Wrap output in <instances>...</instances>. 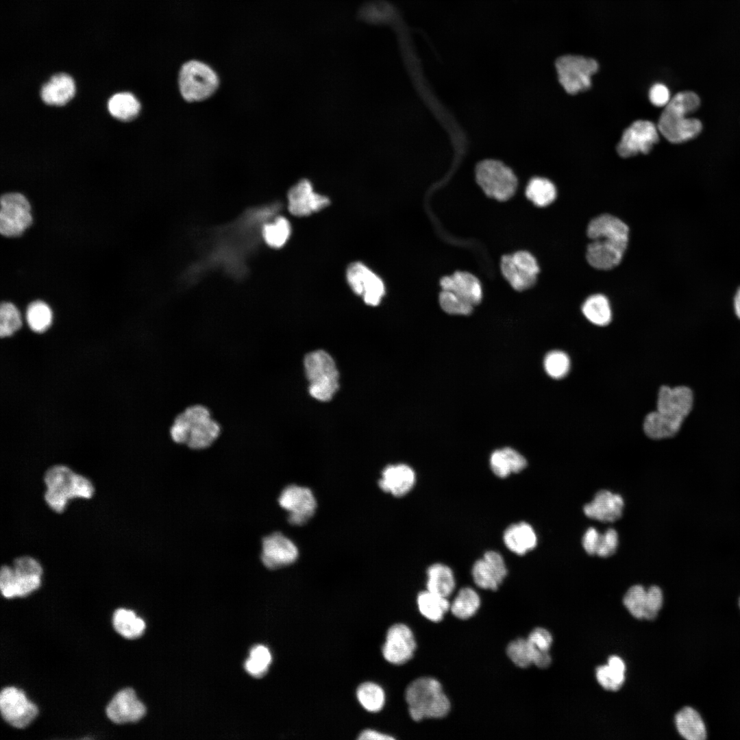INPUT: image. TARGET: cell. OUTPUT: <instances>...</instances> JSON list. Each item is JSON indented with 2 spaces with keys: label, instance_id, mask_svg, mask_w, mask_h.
I'll list each match as a JSON object with an SVG mask.
<instances>
[{
  "label": "cell",
  "instance_id": "obj_49",
  "mask_svg": "<svg viewBox=\"0 0 740 740\" xmlns=\"http://www.w3.org/2000/svg\"><path fill=\"white\" fill-rule=\"evenodd\" d=\"M648 605L645 619H654L662 607L663 597L661 589L657 586H652L647 589Z\"/></svg>",
  "mask_w": 740,
  "mask_h": 740
},
{
  "label": "cell",
  "instance_id": "obj_16",
  "mask_svg": "<svg viewBox=\"0 0 740 740\" xmlns=\"http://www.w3.org/2000/svg\"><path fill=\"white\" fill-rule=\"evenodd\" d=\"M658 127L651 121L638 120L632 123L623 133L617 146L619 155L628 158L638 153H648L658 141Z\"/></svg>",
  "mask_w": 740,
  "mask_h": 740
},
{
  "label": "cell",
  "instance_id": "obj_44",
  "mask_svg": "<svg viewBox=\"0 0 740 740\" xmlns=\"http://www.w3.org/2000/svg\"><path fill=\"white\" fill-rule=\"evenodd\" d=\"M21 314L12 303L3 302L0 307V336H10L21 327Z\"/></svg>",
  "mask_w": 740,
  "mask_h": 740
},
{
  "label": "cell",
  "instance_id": "obj_48",
  "mask_svg": "<svg viewBox=\"0 0 740 740\" xmlns=\"http://www.w3.org/2000/svg\"><path fill=\"white\" fill-rule=\"evenodd\" d=\"M618 545V534L615 530L608 529L604 534H600L595 555L600 557H608L613 554Z\"/></svg>",
  "mask_w": 740,
  "mask_h": 740
},
{
  "label": "cell",
  "instance_id": "obj_26",
  "mask_svg": "<svg viewBox=\"0 0 740 740\" xmlns=\"http://www.w3.org/2000/svg\"><path fill=\"white\" fill-rule=\"evenodd\" d=\"M503 540L510 552L519 556L533 550L537 543L534 530L524 521L510 525L504 532Z\"/></svg>",
  "mask_w": 740,
  "mask_h": 740
},
{
  "label": "cell",
  "instance_id": "obj_2",
  "mask_svg": "<svg viewBox=\"0 0 740 740\" xmlns=\"http://www.w3.org/2000/svg\"><path fill=\"white\" fill-rule=\"evenodd\" d=\"M693 404V394L689 387L663 386L658 392L656 410L645 418V434L654 439L674 436L690 413Z\"/></svg>",
  "mask_w": 740,
  "mask_h": 740
},
{
  "label": "cell",
  "instance_id": "obj_29",
  "mask_svg": "<svg viewBox=\"0 0 740 740\" xmlns=\"http://www.w3.org/2000/svg\"><path fill=\"white\" fill-rule=\"evenodd\" d=\"M676 726L680 735L688 740H704L706 730L700 714L691 707H684L676 715Z\"/></svg>",
  "mask_w": 740,
  "mask_h": 740
},
{
  "label": "cell",
  "instance_id": "obj_13",
  "mask_svg": "<svg viewBox=\"0 0 740 740\" xmlns=\"http://www.w3.org/2000/svg\"><path fill=\"white\" fill-rule=\"evenodd\" d=\"M32 223L31 206L23 195L10 193L1 196L0 232L2 235L7 237L21 236Z\"/></svg>",
  "mask_w": 740,
  "mask_h": 740
},
{
  "label": "cell",
  "instance_id": "obj_23",
  "mask_svg": "<svg viewBox=\"0 0 740 740\" xmlns=\"http://www.w3.org/2000/svg\"><path fill=\"white\" fill-rule=\"evenodd\" d=\"M439 284L442 290L454 293L473 306L480 304L482 300L481 282L476 275L469 272L456 271L449 275L441 278Z\"/></svg>",
  "mask_w": 740,
  "mask_h": 740
},
{
  "label": "cell",
  "instance_id": "obj_15",
  "mask_svg": "<svg viewBox=\"0 0 740 740\" xmlns=\"http://www.w3.org/2000/svg\"><path fill=\"white\" fill-rule=\"evenodd\" d=\"M346 278L352 290L369 306H378L385 295L382 280L362 262L351 264Z\"/></svg>",
  "mask_w": 740,
  "mask_h": 740
},
{
  "label": "cell",
  "instance_id": "obj_1",
  "mask_svg": "<svg viewBox=\"0 0 740 740\" xmlns=\"http://www.w3.org/2000/svg\"><path fill=\"white\" fill-rule=\"evenodd\" d=\"M587 232L592 241L587 249V260L589 264L601 270L617 267L628 246V225L615 216L604 214L589 222Z\"/></svg>",
  "mask_w": 740,
  "mask_h": 740
},
{
  "label": "cell",
  "instance_id": "obj_53",
  "mask_svg": "<svg viewBox=\"0 0 740 740\" xmlns=\"http://www.w3.org/2000/svg\"><path fill=\"white\" fill-rule=\"evenodd\" d=\"M734 308L735 314L740 319V286L734 297Z\"/></svg>",
  "mask_w": 740,
  "mask_h": 740
},
{
  "label": "cell",
  "instance_id": "obj_47",
  "mask_svg": "<svg viewBox=\"0 0 740 740\" xmlns=\"http://www.w3.org/2000/svg\"><path fill=\"white\" fill-rule=\"evenodd\" d=\"M509 658L517 666L526 668L532 664V656L528 639L519 638L511 641L506 650Z\"/></svg>",
  "mask_w": 740,
  "mask_h": 740
},
{
  "label": "cell",
  "instance_id": "obj_5",
  "mask_svg": "<svg viewBox=\"0 0 740 740\" xmlns=\"http://www.w3.org/2000/svg\"><path fill=\"white\" fill-rule=\"evenodd\" d=\"M45 500L56 513L63 512L69 500L90 498L94 493L92 482L64 465H55L45 473Z\"/></svg>",
  "mask_w": 740,
  "mask_h": 740
},
{
  "label": "cell",
  "instance_id": "obj_14",
  "mask_svg": "<svg viewBox=\"0 0 740 740\" xmlns=\"http://www.w3.org/2000/svg\"><path fill=\"white\" fill-rule=\"evenodd\" d=\"M0 711L3 719L17 728L28 726L37 716V706L24 692L14 687L3 689L0 693Z\"/></svg>",
  "mask_w": 740,
  "mask_h": 740
},
{
  "label": "cell",
  "instance_id": "obj_41",
  "mask_svg": "<svg viewBox=\"0 0 740 740\" xmlns=\"http://www.w3.org/2000/svg\"><path fill=\"white\" fill-rule=\"evenodd\" d=\"M291 232L290 223L282 217H278L273 222L266 224L262 230L265 242L274 248L284 246L288 240Z\"/></svg>",
  "mask_w": 740,
  "mask_h": 740
},
{
  "label": "cell",
  "instance_id": "obj_27",
  "mask_svg": "<svg viewBox=\"0 0 740 740\" xmlns=\"http://www.w3.org/2000/svg\"><path fill=\"white\" fill-rule=\"evenodd\" d=\"M75 93V82L66 73L52 76L40 90L42 100L45 103L53 106L66 104L73 97Z\"/></svg>",
  "mask_w": 740,
  "mask_h": 740
},
{
  "label": "cell",
  "instance_id": "obj_3",
  "mask_svg": "<svg viewBox=\"0 0 740 740\" xmlns=\"http://www.w3.org/2000/svg\"><path fill=\"white\" fill-rule=\"evenodd\" d=\"M221 432L219 422L202 404L187 406L175 416L169 429L170 438L174 443L196 450L210 447Z\"/></svg>",
  "mask_w": 740,
  "mask_h": 740
},
{
  "label": "cell",
  "instance_id": "obj_54",
  "mask_svg": "<svg viewBox=\"0 0 740 740\" xmlns=\"http://www.w3.org/2000/svg\"><path fill=\"white\" fill-rule=\"evenodd\" d=\"M739 606H740V598H739Z\"/></svg>",
  "mask_w": 740,
  "mask_h": 740
},
{
  "label": "cell",
  "instance_id": "obj_46",
  "mask_svg": "<svg viewBox=\"0 0 740 740\" xmlns=\"http://www.w3.org/2000/svg\"><path fill=\"white\" fill-rule=\"evenodd\" d=\"M544 367L550 377L560 379L569 372L570 360L565 353L561 351H552L546 355L544 359Z\"/></svg>",
  "mask_w": 740,
  "mask_h": 740
},
{
  "label": "cell",
  "instance_id": "obj_19",
  "mask_svg": "<svg viewBox=\"0 0 740 740\" xmlns=\"http://www.w3.org/2000/svg\"><path fill=\"white\" fill-rule=\"evenodd\" d=\"M288 208L297 217H306L319 212L330 204L329 199L318 193L308 180H301L288 193Z\"/></svg>",
  "mask_w": 740,
  "mask_h": 740
},
{
  "label": "cell",
  "instance_id": "obj_31",
  "mask_svg": "<svg viewBox=\"0 0 740 740\" xmlns=\"http://www.w3.org/2000/svg\"><path fill=\"white\" fill-rule=\"evenodd\" d=\"M626 665L617 656L608 658V664L596 669V678L599 684L605 689L618 690L625 680Z\"/></svg>",
  "mask_w": 740,
  "mask_h": 740
},
{
  "label": "cell",
  "instance_id": "obj_24",
  "mask_svg": "<svg viewBox=\"0 0 740 740\" xmlns=\"http://www.w3.org/2000/svg\"><path fill=\"white\" fill-rule=\"evenodd\" d=\"M624 502L621 496L608 490L598 491L593 500L584 505V515L602 522L615 521L622 515Z\"/></svg>",
  "mask_w": 740,
  "mask_h": 740
},
{
  "label": "cell",
  "instance_id": "obj_25",
  "mask_svg": "<svg viewBox=\"0 0 740 740\" xmlns=\"http://www.w3.org/2000/svg\"><path fill=\"white\" fill-rule=\"evenodd\" d=\"M415 481L414 470L407 465L398 464L385 467L378 484L384 491L402 497L412 489Z\"/></svg>",
  "mask_w": 740,
  "mask_h": 740
},
{
  "label": "cell",
  "instance_id": "obj_18",
  "mask_svg": "<svg viewBox=\"0 0 740 740\" xmlns=\"http://www.w3.org/2000/svg\"><path fill=\"white\" fill-rule=\"evenodd\" d=\"M416 649V641L410 628L404 624H395L387 630L382 648L384 659L394 665L408 661Z\"/></svg>",
  "mask_w": 740,
  "mask_h": 740
},
{
  "label": "cell",
  "instance_id": "obj_42",
  "mask_svg": "<svg viewBox=\"0 0 740 740\" xmlns=\"http://www.w3.org/2000/svg\"><path fill=\"white\" fill-rule=\"evenodd\" d=\"M623 602L630 614L637 619H645L647 605V589L641 585H634L626 593Z\"/></svg>",
  "mask_w": 740,
  "mask_h": 740
},
{
  "label": "cell",
  "instance_id": "obj_9",
  "mask_svg": "<svg viewBox=\"0 0 740 740\" xmlns=\"http://www.w3.org/2000/svg\"><path fill=\"white\" fill-rule=\"evenodd\" d=\"M219 77L207 64L192 60L185 62L178 75L182 97L188 102L201 101L212 96L218 88Z\"/></svg>",
  "mask_w": 740,
  "mask_h": 740
},
{
  "label": "cell",
  "instance_id": "obj_21",
  "mask_svg": "<svg viewBox=\"0 0 740 740\" xmlns=\"http://www.w3.org/2000/svg\"><path fill=\"white\" fill-rule=\"evenodd\" d=\"M298 556L295 543L280 532L264 538L261 559L268 569H275L294 563Z\"/></svg>",
  "mask_w": 740,
  "mask_h": 740
},
{
  "label": "cell",
  "instance_id": "obj_17",
  "mask_svg": "<svg viewBox=\"0 0 740 740\" xmlns=\"http://www.w3.org/2000/svg\"><path fill=\"white\" fill-rule=\"evenodd\" d=\"M280 505L288 512L290 523L301 526L314 515L317 502L312 492L307 487L289 485L281 493Z\"/></svg>",
  "mask_w": 740,
  "mask_h": 740
},
{
  "label": "cell",
  "instance_id": "obj_34",
  "mask_svg": "<svg viewBox=\"0 0 740 740\" xmlns=\"http://www.w3.org/2000/svg\"><path fill=\"white\" fill-rule=\"evenodd\" d=\"M447 598L428 590L422 591L417 596L419 610L426 619L438 622L450 608Z\"/></svg>",
  "mask_w": 740,
  "mask_h": 740
},
{
  "label": "cell",
  "instance_id": "obj_35",
  "mask_svg": "<svg viewBox=\"0 0 740 740\" xmlns=\"http://www.w3.org/2000/svg\"><path fill=\"white\" fill-rule=\"evenodd\" d=\"M108 110L112 116L119 120L130 121L138 114L140 103L133 94L119 92L109 99Z\"/></svg>",
  "mask_w": 740,
  "mask_h": 740
},
{
  "label": "cell",
  "instance_id": "obj_43",
  "mask_svg": "<svg viewBox=\"0 0 740 740\" xmlns=\"http://www.w3.org/2000/svg\"><path fill=\"white\" fill-rule=\"evenodd\" d=\"M271 662V654L264 645L254 647L249 658L245 664L247 671L256 678L263 676L267 671Z\"/></svg>",
  "mask_w": 740,
  "mask_h": 740
},
{
  "label": "cell",
  "instance_id": "obj_4",
  "mask_svg": "<svg viewBox=\"0 0 740 740\" xmlns=\"http://www.w3.org/2000/svg\"><path fill=\"white\" fill-rule=\"evenodd\" d=\"M700 104V98L693 92L677 93L665 106L659 118L658 131L673 143H680L695 138L702 130V123L700 120L687 116L695 111Z\"/></svg>",
  "mask_w": 740,
  "mask_h": 740
},
{
  "label": "cell",
  "instance_id": "obj_12",
  "mask_svg": "<svg viewBox=\"0 0 740 740\" xmlns=\"http://www.w3.org/2000/svg\"><path fill=\"white\" fill-rule=\"evenodd\" d=\"M500 270L510 286L521 292L532 288L536 282L540 268L535 257L529 251L520 250L502 256Z\"/></svg>",
  "mask_w": 740,
  "mask_h": 740
},
{
  "label": "cell",
  "instance_id": "obj_8",
  "mask_svg": "<svg viewBox=\"0 0 740 740\" xmlns=\"http://www.w3.org/2000/svg\"><path fill=\"white\" fill-rule=\"evenodd\" d=\"M310 382L309 393L314 399L330 400L338 388V372L332 356L323 350L308 353L304 360Z\"/></svg>",
  "mask_w": 740,
  "mask_h": 740
},
{
  "label": "cell",
  "instance_id": "obj_52",
  "mask_svg": "<svg viewBox=\"0 0 740 740\" xmlns=\"http://www.w3.org/2000/svg\"><path fill=\"white\" fill-rule=\"evenodd\" d=\"M358 739L360 740H393L394 737L374 730L366 729L360 732Z\"/></svg>",
  "mask_w": 740,
  "mask_h": 740
},
{
  "label": "cell",
  "instance_id": "obj_38",
  "mask_svg": "<svg viewBox=\"0 0 740 740\" xmlns=\"http://www.w3.org/2000/svg\"><path fill=\"white\" fill-rule=\"evenodd\" d=\"M480 605L477 592L470 587L461 589L450 604L452 614L458 619H467L476 614Z\"/></svg>",
  "mask_w": 740,
  "mask_h": 740
},
{
  "label": "cell",
  "instance_id": "obj_36",
  "mask_svg": "<svg viewBox=\"0 0 740 740\" xmlns=\"http://www.w3.org/2000/svg\"><path fill=\"white\" fill-rule=\"evenodd\" d=\"M582 311L591 323L599 326L608 325L612 319L609 301L602 294L589 296L583 303Z\"/></svg>",
  "mask_w": 740,
  "mask_h": 740
},
{
  "label": "cell",
  "instance_id": "obj_45",
  "mask_svg": "<svg viewBox=\"0 0 740 740\" xmlns=\"http://www.w3.org/2000/svg\"><path fill=\"white\" fill-rule=\"evenodd\" d=\"M439 302L442 310L452 315H469L474 307L454 293L447 290H441L439 293Z\"/></svg>",
  "mask_w": 740,
  "mask_h": 740
},
{
  "label": "cell",
  "instance_id": "obj_32",
  "mask_svg": "<svg viewBox=\"0 0 740 740\" xmlns=\"http://www.w3.org/2000/svg\"><path fill=\"white\" fill-rule=\"evenodd\" d=\"M112 624L119 634L129 639L140 637L146 626L145 621L133 610L125 608H118L114 611Z\"/></svg>",
  "mask_w": 740,
  "mask_h": 740
},
{
  "label": "cell",
  "instance_id": "obj_6",
  "mask_svg": "<svg viewBox=\"0 0 740 740\" xmlns=\"http://www.w3.org/2000/svg\"><path fill=\"white\" fill-rule=\"evenodd\" d=\"M406 701L410 717L416 722L424 718H441L449 711L450 702L440 682L430 677L413 680L406 688Z\"/></svg>",
  "mask_w": 740,
  "mask_h": 740
},
{
  "label": "cell",
  "instance_id": "obj_33",
  "mask_svg": "<svg viewBox=\"0 0 740 740\" xmlns=\"http://www.w3.org/2000/svg\"><path fill=\"white\" fill-rule=\"evenodd\" d=\"M532 650V664L546 668L551 663L549 650L552 643L550 632L543 628L533 630L527 638Z\"/></svg>",
  "mask_w": 740,
  "mask_h": 740
},
{
  "label": "cell",
  "instance_id": "obj_40",
  "mask_svg": "<svg viewBox=\"0 0 740 740\" xmlns=\"http://www.w3.org/2000/svg\"><path fill=\"white\" fill-rule=\"evenodd\" d=\"M52 317L51 308L42 301H33L27 308V324L29 328L36 333H42L47 330L51 324Z\"/></svg>",
  "mask_w": 740,
  "mask_h": 740
},
{
  "label": "cell",
  "instance_id": "obj_28",
  "mask_svg": "<svg viewBox=\"0 0 740 740\" xmlns=\"http://www.w3.org/2000/svg\"><path fill=\"white\" fill-rule=\"evenodd\" d=\"M526 465V458L510 447L497 449L490 457V467L493 473L502 478L521 471Z\"/></svg>",
  "mask_w": 740,
  "mask_h": 740
},
{
  "label": "cell",
  "instance_id": "obj_37",
  "mask_svg": "<svg viewBox=\"0 0 740 740\" xmlns=\"http://www.w3.org/2000/svg\"><path fill=\"white\" fill-rule=\"evenodd\" d=\"M526 196L536 206L546 207L551 204L556 197V190L554 184L543 177H534L527 185Z\"/></svg>",
  "mask_w": 740,
  "mask_h": 740
},
{
  "label": "cell",
  "instance_id": "obj_11",
  "mask_svg": "<svg viewBox=\"0 0 740 740\" xmlns=\"http://www.w3.org/2000/svg\"><path fill=\"white\" fill-rule=\"evenodd\" d=\"M555 66L560 84L571 95L589 89L591 76L598 70L595 60L576 55L559 57Z\"/></svg>",
  "mask_w": 740,
  "mask_h": 740
},
{
  "label": "cell",
  "instance_id": "obj_20",
  "mask_svg": "<svg viewBox=\"0 0 740 740\" xmlns=\"http://www.w3.org/2000/svg\"><path fill=\"white\" fill-rule=\"evenodd\" d=\"M475 584L484 589L496 590L507 575V568L502 556L497 552H486L472 567Z\"/></svg>",
  "mask_w": 740,
  "mask_h": 740
},
{
  "label": "cell",
  "instance_id": "obj_22",
  "mask_svg": "<svg viewBox=\"0 0 740 740\" xmlns=\"http://www.w3.org/2000/svg\"><path fill=\"white\" fill-rule=\"evenodd\" d=\"M108 717L115 724L136 722L146 713L145 706L139 700L134 689L119 691L110 700L106 709Z\"/></svg>",
  "mask_w": 740,
  "mask_h": 740
},
{
  "label": "cell",
  "instance_id": "obj_30",
  "mask_svg": "<svg viewBox=\"0 0 740 740\" xmlns=\"http://www.w3.org/2000/svg\"><path fill=\"white\" fill-rule=\"evenodd\" d=\"M455 578L451 568L442 563H434L427 570V590L448 597L455 588Z\"/></svg>",
  "mask_w": 740,
  "mask_h": 740
},
{
  "label": "cell",
  "instance_id": "obj_7",
  "mask_svg": "<svg viewBox=\"0 0 740 740\" xmlns=\"http://www.w3.org/2000/svg\"><path fill=\"white\" fill-rule=\"evenodd\" d=\"M42 568L35 558L24 556L16 558L12 566L3 565L0 570V589L6 598L24 597L38 589Z\"/></svg>",
  "mask_w": 740,
  "mask_h": 740
},
{
  "label": "cell",
  "instance_id": "obj_10",
  "mask_svg": "<svg viewBox=\"0 0 740 740\" xmlns=\"http://www.w3.org/2000/svg\"><path fill=\"white\" fill-rule=\"evenodd\" d=\"M476 181L489 197L504 201L511 198L517 187V180L510 169L500 161L486 160L476 170Z\"/></svg>",
  "mask_w": 740,
  "mask_h": 740
},
{
  "label": "cell",
  "instance_id": "obj_39",
  "mask_svg": "<svg viewBox=\"0 0 740 740\" xmlns=\"http://www.w3.org/2000/svg\"><path fill=\"white\" fill-rule=\"evenodd\" d=\"M356 697L361 706L371 713L380 711L385 703L383 689L372 682H365L360 684L356 690Z\"/></svg>",
  "mask_w": 740,
  "mask_h": 740
},
{
  "label": "cell",
  "instance_id": "obj_51",
  "mask_svg": "<svg viewBox=\"0 0 740 740\" xmlns=\"http://www.w3.org/2000/svg\"><path fill=\"white\" fill-rule=\"evenodd\" d=\"M600 534V533H599L595 528L591 527L587 530L582 536V547L589 555H595V550Z\"/></svg>",
  "mask_w": 740,
  "mask_h": 740
},
{
  "label": "cell",
  "instance_id": "obj_50",
  "mask_svg": "<svg viewBox=\"0 0 740 740\" xmlns=\"http://www.w3.org/2000/svg\"><path fill=\"white\" fill-rule=\"evenodd\" d=\"M649 98L651 103L656 106H665L670 101L669 90L663 84H654L649 92Z\"/></svg>",
  "mask_w": 740,
  "mask_h": 740
}]
</instances>
